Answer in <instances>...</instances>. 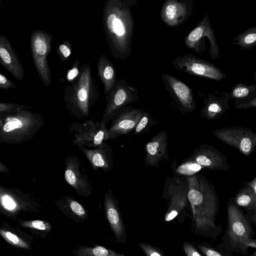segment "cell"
<instances>
[{
	"instance_id": "33",
	"label": "cell",
	"mask_w": 256,
	"mask_h": 256,
	"mask_svg": "<svg viewBox=\"0 0 256 256\" xmlns=\"http://www.w3.org/2000/svg\"><path fill=\"white\" fill-rule=\"evenodd\" d=\"M196 245L206 256H234L232 253L226 251L218 246L214 247L205 242Z\"/></svg>"
},
{
	"instance_id": "36",
	"label": "cell",
	"mask_w": 256,
	"mask_h": 256,
	"mask_svg": "<svg viewBox=\"0 0 256 256\" xmlns=\"http://www.w3.org/2000/svg\"><path fill=\"white\" fill-rule=\"evenodd\" d=\"M24 109L28 108L18 104L0 103V114H11Z\"/></svg>"
},
{
	"instance_id": "14",
	"label": "cell",
	"mask_w": 256,
	"mask_h": 256,
	"mask_svg": "<svg viewBox=\"0 0 256 256\" xmlns=\"http://www.w3.org/2000/svg\"><path fill=\"white\" fill-rule=\"evenodd\" d=\"M64 165V177L66 182L78 195L88 198L92 194V188L79 159L75 156H68Z\"/></svg>"
},
{
	"instance_id": "28",
	"label": "cell",
	"mask_w": 256,
	"mask_h": 256,
	"mask_svg": "<svg viewBox=\"0 0 256 256\" xmlns=\"http://www.w3.org/2000/svg\"><path fill=\"white\" fill-rule=\"evenodd\" d=\"M234 204L248 210L256 212V194L253 188L246 185L235 196Z\"/></svg>"
},
{
	"instance_id": "35",
	"label": "cell",
	"mask_w": 256,
	"mask_h": 256,
	"mask_svg": "<svg viewBox=\"0 0 256 256\" xmlns=\"http://www.w3.org/2000/svg\"><path fill=\"white\" fill-rule=\"evenodd\" d=\"M138 245L146 256H165L164 252L159 248L144 242H139Z\"/></svg>"
},
{
	"instance_id": "32",
	"label": "cell",
	"mask_w": 256,
	"mask_h": 256,
	"mask_svg": "<svg viewBox=\"0 0 256 256\" xmlns=\"http://www.w3.org/2000/svg\"><path fill=\"white\" fill-rule=\"evenodd\" d=\"M184 161L176 170L175 172L177 174L191 176L196 174L198 171L204 168L189 157L186 159Z\"/></svg>"
},
{
	"instance_id": "2",
	"label": "cell",
	"mask_w": 256,
	"mask_h": 256,
	"mask_svg": "<svg viewBox=\"0 0 256 256\" xmlns=\"http://www.w3.org/2000/svg\"><path fill=\"white\" fill-rule=\"evenodd\" d=\"M138 0H106L103 26L109 48L116 62L130 56L134 20L132 8Z\"/></svg>"
},
{
	"instance_id": "9",
	"label": "cell",
	"mask_w": 256,
	"mask_h": 256,
	"mask_svg": "<svg viewBox=\"0 0 256 256\" xmlns=\"http://www.w3.org/2000/svg\"><path fill=\"white\" fill-rule=\"evenodd\" d=\"M106 124L103 122L86 120L82 124L72 122L69 130L73 135L72 142L75 146L86 148L98 146L108 138Z\"/></svg>"
},
{
	"instance_id": "22",
	"label": "cell",
	"mask_w": 256,
	"mask_h": 256,
	"mask_svg": "<svg viewBox=\"0 0 256 256\" xmlns=\"http://www.w3.org/2000/svg\"><path fill=\"white\" fill-rule=\"evenodd\" d=\"M0 62L18 80L24 76V68L8 38L0 36Z\"/></svg>"
},
{
	"instance_id": "23",
	"label": "cell",
	"mask_w": 256,
	"mask_h": 256,
	"mask_svg": "<svg viewBox=\"0 0 256 256\" xmlns=\"http://www.w3.org/2000/svg\"><path fill=\"white\" fill-rule=\"evenodd\" d=\"M230 94L220 93V96L208 94L204 100V104L200 112V116L208 120L220 118L230 108L228 101Z\"/></svg>"
},
{
	"instance_id": "11",
	"label": "cell",
	"mask_w": 256,
	"mask_h": 256,
	"mask_svg": "<svg viewBox=\"0 0 256 256\" xmlns=\"http://www.w3.org/2000/svg\"><path fill=\"white\" fill-rule=\"evenodd\" d=\"M210 42L208 54L212 58L215 60L219 56L220 50L216 41L214 32L206 14L185 38L186 46L197 54H202L207 50L206 41Z\"/></svg>"
},
{
	"instance_id": "29",
	"label": "cell",
	"mask_w": 256,
	"mask_h": 256,
	"mask_svg": "<svg viewBox=\"0 0 256 256\" xmlns=\"http://www.w3.org/2000/svg\"><path fill=\"white\" fill-rule=\"evenodd\" d=\"M72 250L75 256H126L115 250L102 246L94 245V247L77 246Z\"/></svg>"
},
{
	"instance_id": "25",
	"label": "cell",
	"mask_w": 256,
	"mask_h": 256,
	"mask_svg": "<svg viewBox=\"0 0 256 256\" xmlns=\"http://www.w3.org/2000/svg\"><path fill=\"white\" fill-rule=\"evenodd\" d=\"M0 234L8 243L15 247L26 250L32 248V237L18 228H12L8 224H2Z\"/></svg>"
},
{
	"instance_id": "7",
	"label": "cell",
	"mask_w": 256,
	"mask_h": 256,
	"mask_svg": "<svg viewBox=\"0 0 256 256\" xmlns=\"http://www.w3.org/2000/svg\"><path fill=\"white\" fill-rule=\"evenodd\" d=\"M186 182L178 178H167L164 190L163 197L169 200L168 208L164 214V221L170 222L177 218L182 224L186 216V208L188 202Z\"/></svg>"
},
{
	"instance_id": "26",
	"label": "cell",
	"mask_w": 256,
	"mask_h": 256,
	"mask_svg": "<svg viewBox=\"0 0 256 256\" xmlns=\"http://www.w3.org/2000/svg\"><path fill=\"white\" fill-rule=\"evenodd\" d=\"M97 68L98 74L104 84V93L106 96L117 81L115 67L106 56L102 54L98 60Z\"/></svg>"
},
{
	"instance_id": "13",
	"label": "cell",
	"mask_w": 256,
	"mask_h": 256,
	"mask_svg": "<svg viewBox=\"0 0 256 256\" xmlns=\"http://www.w3.org/2000/svg\"><path fill=\"white\" fill-rule=\"evenodd\" d=\"M214 134L224 144L249 156L256 147V134L248 128L228 127L216 130Z\"/></svg>"
},
{
	"instance_id": "20",
	"label": "cell",
	"mask_w": 256,
	"mask_h": 256,
	"mask_svg": "<svg viewBox=\"0 0 256 256\" xmlns=\"http://www.w3.org/2000/svg\"><path fill=\"white\" fill-rule=\"evenodd\" d=\"M168 136L164 130H160L145 146L144 164L146 166L158 167L160 162L168 160Z\"/></svg>"
},
{
	"instance_id": "27",
	"label": "cell",
	"mask_w": 256,
	"mask_h": 256,
	"mask_svg": "<svg viewBox=\"0 0 256 256\" xmlns=\"http://www.w3.org/2000/svg\"><path fill=\"white\" fill-rule=\"evenodd\" d=\"M230 96L235 100L236 106L248 103L256 98V84H238L233 87Z\"/></svg>"
},
{
	"instance_id": "16",
	"label": "cell",
	"mask_w": 256,
	"mask_h": 256,
	"mask_svg": "<svg viewBox=\"0 0 256 256\" xmlns=\"http://www.w3.org/2000/svg\"><path fill=\"white\" fill-rule=\"evenodd\" d=\"M144 112L142 108L132 106H126L120 110L108 129V140L116 138L134 130Z\"/></svg>"
},
{
	"instance_id": "17",
	"label": "cell",
	"mask_w": 256,
	"mask_h": 256,
	"mask_svg": "<svg viewBox=\"0 0 256 256\" xmlns=\"http://www.w3.org/2000/svg\"><path fill=\"white\" fill-rule=\"evenodd\" d=\"M192 0H168L164 3L160 16L168 26L175 27L186 22L190 16L194 8Z\"/></svg>"
},
{
	"instance_id": "4",
	"label": "cell",
	"mask_w": 256,
	"mask_h": 256,
	"mask_svg": "<svg viewBox=\"0 0 256 256\" xmlns=\"http://www.w3.org/2000/svg\"><path fill=\"white\" fill-rule=\"evenodd\" d=\"M44 124L40 114L28 109L0 114V142L24 143L32 138Z\"/></svg>"
},
{
	"instance_id": "8",
	"label": "cell",
	"mask_w": 256,
	"mask_h": 256,
	"mask_svg": "<svg viewBox=\"0 0 256 256\" xmlns=\"http://www.w3.org/2000/svg\"><path fill=\"white\" fill-rule=\"evenodd\" d=\"M52 36L42 30L32 32L30 38L32 54L39 77L46 86L51 83V73L48 57L52 50Z\"/></svg>"
},
{
	"instance_id": "41",
	"label": "cell",
	"mask_w": 256,
	"mask_h": 256,
	"mask_svg": "<svg viewBox=\"0 0 256 256\" xmlns=\"http://www.w3.org/2000/svg\"><path fill=\"white\" fill-rule=\"evenodd\" d=\"M246 184L252 187L256 194V176L250 182H246ZM251 222L256 226V212L252 215Z\"/></svg>"
},
{
	"instance_id": "18",
	"label": "cell",
	"mask_w": 256,
	"mask_h": 256,
	"mask_svg": "<svg viewBox=\"0 0 256 256\" xmlns=\"http://www.w3.org/2000/svg\"><path fill=\"white\" fill-rule=\"evenodd\" d=\"M104 204L106 216L116 241L120 244L126 243L127 238L126 227L118 202L110 190L106 192Z\"/></svg>"
},
{
	"instance_id": "42",
	"label": "cell",
	"mask_w": 256,
	"mask_h": 256,
	"mask_svg": "<svg viewBox=\"0 0 256 256\" xmlns=\"http://www.w3.org/2000/svg\"><path fill=\"white\" fill-rule=\"evenodd\" d=\"M245 245L248 248H255L254 252L248 256H256V239L248 238L244 242Z\"/></svg>"
},
{
	"instance_id": "10",
	"label": "cell",
	"mask_w": 256,
	"mask_h": 256,
	"mask_svg": "<svg viewBox=\"0 0 256 256\" xmlns=\"http://www.w3.org/2000/svg\"><path fill=\"white\" fill-rule=\"evenodd\" d=\"M139 100L136 88L128 85L124 79H118L110 92L106 96V106L102 122L106 124L116 114L128 104Z\"/></svg>"
},
{
	"instance_id": "34",
	"label": "cell",
	"mask_w": 256,
	"mask_h": 256,
	"mask_svg": "<svg viewBox=\"0 0 256 256\" xmlns=\"http://www.w3.org/2000/svg\"><path fill=\"white\" fill-rule=\"evenodd\" d=\"M156 122V120H154L148 112H144L135 128L134 134H140L148 132L150 128Z\"/></svg>"
},
{
	"instance_id": "40",
	"label": "cell",
	"mask_w": 256,
	"mask_h": 256,
	"mask_svg": "<svg viewBox=\"0 0 256 256\" xmlns=\"http://www.w3.org/2000/svg\"><path fill=\"white\" fill-rule=\"evenodd\" d=\"M10 88H16V85L4 75L0 74V88L8 89Z\"/></svg>"
},
{
	"instance_id": "24",
	"label": "cell",
	"mask_w": 256,
	"mask_h": 256,
	"mask_svg": "<svg viewBox=\"0 0 256 256\" xmlns=\"http://www.w3.org/2000/svg\"><path fill=\"white\" fill-rule=\"evenodd\" d=\"M59 209L66 216L76 222L88 218V212L84 207L70 196H63L55 200Z\"/></svg>"
},
{
	"instance_id": "38",
	"label": "cell",
	"mask_w": 256,
	"mask_h": 256,
	"mask_svg": "<svg viewBox=\"0 0 256 256\" xmlns=\"http://www.w3.org/2000/svg\"><path fill=\"white\" fill-rule=\"evenodd\" d=\"M78 64V60H76L73 65V66L68 72L66 79L68 81H74L78 76L80 73V69L79 68Z\"/></svg>"
},
{
	"instance_id": "1",
	"label": "cell",
	"mask_w": 256,
	"mask_h": 256,
	"mask_svg": "<svg viewBox=\"0 0 256 256\" xmlns=\"http://www.w3.org/2000/svg\"><path fill=\"white\" fill-rule=\"evenodd\" d=\"M188 198L192 212V229L196 235L214 240L222 232L216 223L219 200L211 182L204 176H188Z\"/></svg>"
},
{
	"instance_id": "31",
	"label": "cell",
	"mask_w": 256,
	"mask_h": 256,
	"mask_svg": "<svg viewBox=\"0 0 256 256\" xmlns=\"http://www.w3.org/2000/svg\"><path fill=\"white\" fill-rule=\"evenodd\" d=\"M233 44L243 50L251 48L256 46V26L244 32L233 39Z\"/></svg>"
},
{
	"instance_id": "39",
	"label": "cell",
	"mask_w": 256,
	"mask_h": 256,
	"mask_svg": "<svg viewBox=\"0 0 256 256\" xmlns=\"http://www.w3.org/2000/svg\"><path fill=\"white\" fill-rule=\"evenodd\" d=\"M183 248L187 256H202L195 247L188 242L183 243Z\"/></svg>"
},
{
	"instance_id": "19",
	"label": "cell",
	"mask_w": 256,
	"mask_h": 256,
	"mask_svg": "<svg viewBox=\"0 0 256 256\" xmlns=\"http://www.w3.org/2000/svg\"><path fill=\"white\" fill-rule=\"evenodd\" d=\"M189 158L204 168L212 170H228L229 168L225 156L208 144L200 145Z\"/></svg>"
},
{
	"instance_id": "37",
	"label": "cell",
	"mask_w": 256,
	"mask_h": 256,
	"mask_svg": "<svg viewBox=\"0 0 256 256\" xmlns=\"http://www.w3.org/2000/svg\"><path fill=\"white\" fill-rule=\"evenodd\" d=\"M60 56H62L63 60H66L70 56L72 53L71 46L68 41L66 40L64 43L60 44L58 47Z\"/></svg>"
},
{
	"instance_id": "43",
	"label": "cell",
	"mask_w": 256,
	"mask_h": 256,
	"mask_svg": "<svg viewBox=\"0 0 256 256\" xmlns=\"http://www.w3.org/2000/svg\"><path fill=\"white\" fill-rule=\"evenodd\" d=\"M254 74L256 81V71L254 73ZM236 107L238 108H245L250 107H255L256 108V98L248 103L238 105Z\"/></svg>"
},
{
	"instance_id": "15",
	"label": "cell",
	"mask_w": 256,
	"mask_h": 256,
	"mask_svg": "<svg viewBox=\"0 0 256 256\" xmlns=\"http://www.w3.org/2000/svg\"><path fill=\"white\" fill-rule=\"evenodd\" d=\"M162 78L166 89L182 113L192 112L195 110L196 101L190 87L168 74H163Z\"/></svg>"
},
{
	"instance_id": "12",
	"label": "cell",
	"mask_w": 256,
	"mask_h": 256,
	"mask_svg": "<svg viewBox=\"0 0 256 256\" xmlns=\"http://www.w3.org/2000/svg\"><path fill=\"white\" fill-rule=\"evenodd\" d=\"M172 63L176 69L194 76L216 80L226 78L224 73L213 64L192 54L176 57Z\"/></svg>"
},
{
	"instance_id": "44",
	"label": "cell",
	"mask_w": 256,
	"mask_h": 256,
	"mask_svg": "<svg viewBox=\"0 0 256 256\" xmlns=\"http://www.w3.org/2000/svg\"><path fill=\"white\" fill-rule=\"evenodd\" d=\"M8 172V168L2 162H0V172L7 173Z\"/></svg>"
},
{
	"instance_id": "6",
	"label": "cell",
	"mask_w": 256,
	"mask_h": 256,
	"mask_svg": "<svg viewBox=\"0 0 256 256\" xmlns=\"http://www.w3.org/2000/svg\"><path fill=\"white\" fill-rule=\"evenodd\" d=\"M40 208L32 194L18 188L0 186V212L2 215L17 220L21 213L38 212Z\"/></svg>"
},
{
	"instance_id": "21",
	"label": "cell",
	"mask_w": 256,
	"mask_h": 256,
	"mask_svg": "<svg viewBox=\"0 0 256 256\" xmlns=\"http://www.w3.org/2000/svg\"><path fill=\"white\" fill-rule=\"evenodd\" d=\"M78 148L84 153L93 169H100L105 172H110L113 166L112 149L104 142L100 145L89 148L79 146Z\"/></svg>"
},
{
	"instance_id": "5",
	"label": "cell",
	"mask_w": 256,
	"mask_h": 256,
	"mask_svg": "<svg viewBox=\"0 0 256 256\" xmlns=\"http://www.w3.org/2000/svg\"><path fill=\"white\" fill-rule=\"evenodd\" d=\"M227 216L226 229L222 242L218 246L228 252L246 256L249 248L244 242L252 238L254 231L241 210L234 202L227 204Z\"/></svg>"
},
{
	"instance_id": "30",
	"label": "cell",
	"mask_w": 256,
	"mask_h": 256,
	"mask_svg": "<svg viewBox=\"0 0 256 256\" xmlns=\"http://www.w3.org/2000/svg\"><path fill=\"white\" fill-rule=\"evenodd\" d=\"M18 224L22 228L32 230V232L44 238L52 230V227L48 222L42 220H18Z\"/></svg>"
},
{
	"instance_id": "3",
	"label": "cell",
	"mask_w": 256,
	"mask_h": 256,
	"mask_svg": "<svg viewBox=\"0 0 256 256\" xmlns=\"http://www.w3.org/2000/svg\"><path fill=\"white\" fill-rule=\"evenodd\" d=\"M100 95L89 63L82 65L78 78L67 84L64 92V102L70 114L78 119L87 117Z\"/></svg>"
}]
</instances>
